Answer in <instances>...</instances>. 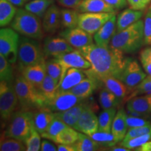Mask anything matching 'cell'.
Segmentation results:
<instances>
[{
    "mask_svg": "<svg viewBox=\"0 0 151 151\" xmlns=\"http://www.w3.org/2000/svg\"><path fill=\"white\" fill-rule=\"evenodd\" d=\"M81 54L91 64V68L87 70L88 76L99 80L106 76L119 78L127 62L131 59L124 56V53L117 49L103 48L92 44L78 49Z\"/></svg>",
    "mask_w": 151,
    "mask_h": 151,
    "instance_id": "1",
    "label": "cell"
},
{
    "mask_svg": "<svg viewBox=\"0 0 151 151\" xmlns=\"http://www.w3.org/2000/svg\"><path fill=\"white\" fill-rule=\"evenodd\" d=\"M143 44V21L139 20L129 27L116 32L111 41L110 47L124 54H130L138 51Z\"/></svg>",
    "mask_w": 151,
    "mask_h": 151,
    "instance_id": "2",
    "label": "cell"
},
{
    "mask_svg": "<svg viewBox=\"0 0 151 151\" xmlns=\"http://www.w3.org/2000/svg\"><path fill=\"white\" fill-rule=\"evenodd\" d=\"M14 87L21 110L29 111L46 107L47 100L39 88H36L22 76H18L14 81Z\"/></svg>",
    "mask_w": 151,
    "mask_h": 151,
    "instance_id": "3",
    "label": "cell"
},
{
    "mask_svg": "<svg viewBox=\"0 0 151 151\" xmlns=\"http://www.w3.org/2000/svg\"><path fill=\"white\" fill-rule=\"evenodd\" d=\"M11 27L20 35L36 40H41L43 37L40 18L25 9H18Z\"/></svg>",
    "mask_w": 151,
    "mask_h": 151,
    "instance_id": "4",
    "label": "cell"
},
{
    "mask_svg": "<svg viewBox=\"0 0 151 151\" xmlns=\"http://www.w3.org/2000/svg\"><path fill=\"white\" fill-rule=\"evenodd\" d=\"M33 114L34 112L27 110H21L15 113L4 131V136L24 142L35 127Z\"/></svg>",
    "mask_w": 151,
    "mask_h": 151,
    "instance_id": "5",
    "label": "cell"
},
{
    "mask_svg": "<svg viewBox=\"0 0 151 151\" xmlns=\"http://www.w3.org/2000/svg\"><path fill=\"white\" fill-rule=\"evenodd\" d=\"M45 60L43 48L36 39L27 37L20 39L18 62L20 70L24 67L39 63Z\"/></svg>",
    "mask_w": 151,
    "mask_h": 151,
    "instance_id": "6",
    "label": "cell"
},
{
    "mask_svg": "<svg viewBox=\"0 0 151 151\" xmlns=\"http://www.w3.org/2000/svg\"><path fill=\"white\" fill-rule=\"evenodd\" d=\"M18 99L14 82H0V116L4 124L10 121L17 106Z\"/></svg>",
    "mask_w": 151,
    "mask_h": 151,
    "instance_id": "7",
    "label": "cell"
},
{
    "mask_svg": "<svg viewBox=\"0 0 151 151\" xmlns=\"http://www.w3.org/2000/svg\"><path fill=\"white\" fill-rule=\"evenodd\" d=\"M20 37L13 28H1L0 30V53L11 64L18 60Z\"/></svg>",
    "mask_w": 151,
    "mask_h": 151,
    "instance_id": "8",
    "label": "cell"
},
{
    "mask_svg": "<svg viewBox=\"0 0 151 151\" xmlns=\"http://www.w3.org/2000/svg\"><path fill=\"white\" fill-rule=\"evenodd\" d=\"M116 13H81L78 27L90 35H94Z\"/></svg>",
    "mask_w": 151,
    "mask_h": 151,
    "instance_id": "9",
    "label": "cell"
},
{
    "mask_svg": "<svg viewBox=\"0 0 151 151\" xmlns=\"http://www.w3.org/2000/svg\"><path fill=\"white\" fill-rule=\"evenodd\" d=\"M54 58L59 62L62 67V75L60 79L65 76L66 71L70 68H76L85 70L91 68L90 62L86 59L78 50H74L71 52L60 55L55 57Z\"/></svg>",
    "mask_w": 151,
    "mask_h": 151,
    "instance_id": "10",
    "label": "cell"
},
{
    "mask_svg": "<svg viewBox=\"0 0 151 151\" xmlns=\"http://www.w3.org/2000/svg\"><path fill=\"white\" fill-rule=\"evenodd\" d=\"M146 74L147 73L143 71L139 62L131 58L118 79L132 92V90L146 78Z\"/></svg>",
    "mask_w": 151,
    "mask_h": 151,
    "instance_id": "11",
    "label": "cell"
},
{
    "mask_svg": "<svg viewBox=\"0 0 151 151\" xmlns=\"http://www.w3.org/2000/svg\"><path fill=\"white\" fill-rule=\"evenodd\" d=\"M60 37L66 39L69 44L76 49H81L93 43L92 35L80 27L66 29L60 34Z\"/></svg>",
    "mask_w": 151,
    "mask_h": 151,
    "instance_id": "12",
    "label": "cell"
},
{
    "mask_svg": "<svg viewBox=\"0 0 151 151\" xmlns=\"http://www.w3.org/2000/svg\"><path fill=\"white\" fill-rule=\"evenodd\" d=\"M83 100L76 96L71 92L68 91L56 94L53 99L46 103V107H48L53 112H60L71 109Z\"/></svg>",
    "mask_w": 151,
    "mask_h": 151,
    "instance_id": "13",
    "label": "cell"
},
{
    "mask_svg": "<svg viewBox=\"0 0 151 151\" xmlns=\"http://www.w3.org/2000/svg\"><path fill=\"white\" fill-rule=\"evenodd\" d=\"M76 130L90 136L99 130L98 118L89 106L84 109L75 127Z\"/></svg>",
    "mask_w": 151,
    "mask_h": 151,
    "instance_id": "14",
    "label": "cell"
},
{
    "mask_svg": "<svg viewBox=\"0 0 151 151\" xmlns=\"http://www.w3.org/2000/svg\"><path fill=\"white\" fill-rule=\"evenodd\" d=\"M43 50L45 58L60 55L74 50V48L62 37L47 38L43 42Z\"/></svg>",
    "mask_w": 151,
    "mask_h": 151,
    "instance_id": "15",
    "label": "cell"
},
{
    "mask_svg": "<svg viewBox=\"0 0 151 151\" xmlns=\"http://www.w3.org/2000/svg\"><path fill=\"white\" fill-rule=\"evenodd\" d=\"M117 18L114 14L94 35V41L97 46L109 48L113 36L116 33Z\"/></svg>",
    "mask_w": 151,
    "mask_h": 151,
    "instance_id": "16",
    "label": "cell"
},
{
    "mask_svg": "<svg viewBox=\"0 0 151 151\" xmlns=\"http://www.w3.org/2000/svg\"><path fill=\"white\" fill-rule=\"evenodd\" d=\"M86 77H88V76L85 70L83 71L76 68H70L66 71L65 76L59 81L56 94L69 91Z\"/></svg>",
    "mask_w": 151,
    "mask_h": 151,
    "instance_id": "17",
    "label": "cell"
},
{
    "mask_svg": "<svg viewBox=\"0 0 151 151\" xmlns=\"http://www.w3.org/2000/svg\"><path fill=\"white\" fill-rule=\"evenodd\" d=\"M22 76L36 88H39L46 75V61L43 60L36 65L28 66L22 69Z\"/></svg>",
    "mask_w": 151,
    "mask_h": 151,
    "instance_id": "18",
    "label": "cell"
},
{
    "mask_svg": "<svg viewBox=\"0 0 151 151\" xmlns=\"http://www.w3.org/2000/svg\"><path fill=\"white\" fill-rule=\"evenodd\" d=\"M126 109L130 116H148L151 114V108L146 96H136L127 99Z\"/></svg>",
    "mask_w": 151,
    "mask_h": 151,
    "instance_id": "19",
    "label": "cell"
},
{
    "mask_svg": "<svg viewBox=\"0 0 151 151\" xmlns=\"http://www.w3.org/2000/svg\"><path fill=\"white\" fill-rule=\"evenodd\" d=\"M98 81L104 88L112 92L120 100L123 99L131 93V90L118 78L113 76H106L99 78Z\"/></svg>",
    "mask_w": 151,
    "mask_h": 151,
    "instance_id": "20",
    "label": "cell"
},
{
    "mask_svg": "<svg viewBox=\"0 0 151 151\" xmlns=\"http://www.w3.org/2000/svg\"><path fill=\"white\" fill-rule=\"evenodd\" d=\"M42 18L43 30L48 33L55 32L61 22V11L56 5L52 4Z\"/></svg>",
    "mask_w": 151,
    "mask_h": 151,
    "instance_id": "21",
    "label": "cell"
},
{
    "mask_svg": "<svg viewBox=\"0 0 151 151\" xmlns=\"http://www.w3.org/2000/svg\"><path fill=\"white\" fill-rule=\"evenodd\" d=\"M55 118V112L52 111L48 107L37 109V111L34 112L33 122L35 128L40 133V134L46 131L49 124Z\"/></svg>",
    "mask_w": 151,
    "mask_h": 151,
    "instance_id": "22",
    "label": "cell"
},
{
    "mask_svg": "<svg viewBox=\"0 0 151 151\" xmlns=\"http://www.w3.org/2000/svg\"><path fill=\"white\" fill-rule=\"evenodd\" d=\"M99 82L97 78L88 76L69 91L81 99H86L92 95L99 86Z\"/></svg>",
    "mask_w": 151,
    "mask_h": 151,
    "instance_id": "23",
    "label": "cell"
},
{
    "mask_svg": "<svg viewBox=\"0 0 151 151\" xmlns=\"http://www.w3.org/2000/svg\"><path fill=\"white\" fill-rule=\"evenodd\" d=\"M77 9L81 13H116L104 0H83Z\"/></svg>",
    "mask_w": 151,
    "mask_h": 151,
    "instance_id": "24",
    "label": "cell"
},
{
    "mask_svg": "<svg viewBox=\"0 0 151 151\" xmlns=\"http://www.w3.org/2000/svg\"><path fill=\"white\" fill-rule=\"evenodd\" d=\"M88 104L83 101L68 110L60 111V112H55V116L58 117L62 121L65 122L69 127L73 128L78 122L81 113L86 108Z\"/></svg>",
    "mask_w": 151,
    "mask_h": 151,
    "instance_id": "25",
    "label": "cell"
},
{
    "mask_svg": "<svg viewBox=\"0 0 151 151\" xmlns=\"http://www.w3.org/2000/svg\"><path fill=\"white\" fill-rule=\"evenodd\" d=\"M127 116L125 111L121 109L116 113L113 120L111 127V133L118 142H121L123 140L127 132Z\"/></svg>",
    "mask_w": 151,
    "mask_h": 151,
    "instance_id": "26",
    "label": "cell"
},
{
    "mask_svg": "<svg viewBox=\"0 0 151 151\" xmlns=\"http://www.w3.org/2000/svg\"><path fill=\"white\" fill-rule=\"evenodd\" d=\"M143 14V11L134 10L132 9H124L118 14L117 18V32L121 31L139 21L142 18Z\"/></svg>",
    "mask_w": 151,
    "mask_h": 151,
    "instance_id": "27",
    "label": "cell"
},
{
    "mask_svg": "<svg viewBox=\"0 0 151 151\" xmlns=\"http://www.w3.org/2000/svg\"><path fill=\"white\" fill-rule=\"evenodd\" d=\"M18 9L8 0H0V26L6 27L11 23Z\"/></svg>",
    "mask_w": 151,
    "mask_h": 151,
    "instance_id": "28",
    "label": "cell"
},
{
    "mask_svg": "<svg viewBox=\"0 0 151 151\" xmlns=\"http://www.w3.org/2000/svg\"><path fill=\"white\" fill-rule=\"evenodd\" d=\"M52 3L53 0H31L25 4L24 9L41 18H43Z\"/></svg>",
    "mask_w": 151,
    "mask_h": 151,
    "instance_id": "29",
    "label": "cell"
},
{
    "mask_svg": "<svg viewBox=\"0 0 151 151\" xmlns=\"http://www.w3.org/2000/svg\"><path fill=\"white\" fill-rule=\"evenodd\" d=\"M69 126L63 122L61 119L55 116L54 120L49 124L46 131L41 134V137L47 139L52 141H55L58 135L61 132L62 130L67 128Z\"/></svg>",
    "mask_w": 151,
    "mask_h": 151,
    "instance_id": "30",
    "label": "cell"
},
{
    "mask_svg": "<svg viewBox=\"0 0 151 151\" xmlns=\"http://www.w3.org/2000/svg\"><path fill=\"white\" fill-rule=\"evenodd\" d=\"M116 108L104 109L98 117L99 131L111 132V127L116 115Z\"/></svg>",
    "mask_w": 151,
    "mask_h": 151,
    "instance_id": "31",
    "label": "cell"
},
{
    "mask_svg": "<svg viewBox=\"0 0 151 151\" xmlns=\"http://www.w3.org/2000/svg\"><path fill=\"white\" fill-rule=\"evenodd\" d=\"M58 83L53 78L46 73V76L41 83L39 90H40L41 94L44 96L47 100V102L55 97Z\"/></svg>",
    "mask_w": 151,
    "mask_h": 151,
    "instance_id": "32",
    "label": "cell"
},
{
    "mask_svg": "<svg viewBox=\"0 0 151 151\" xmlns=\"http://www.w3.org/2000/svg\"><path fill=\"white\" fill-rule=\"evenodd\" d=\"M73 146L76 151H94L99 148V145L90 136L81 132L79 134L78 139Z\"/></svg>",
    "mask_w": 151,
    "mask_h": 151,
    "instance_id": "33",
    "label": "cell"
},
{
    "mask_svg": "<svg viewBox=\"0 0 151 151\" xmlns=\"http://www.w3.org/2000/svg\"><path fill=\"white\" fill-rule=\"evenodd\" d=\"M99 101L100 106L103 109L116 108L120 104V100L114 94L104 88L99 92Z\"/></svg>",
    "mask_w": 151,
    "mask_h": 151,
    "instance_id": "34",
    "label": "cell"
},
{
    "mask_svg": "<svg viewBox=\"0 0 151 151\" xmlns=\"http://www.w3.org/2000/svg\"><path fill=\"white\" fill-rule=\"evenodd\" d=\"M79 134L77 130L71 127H67L60 132L56 138L55 143L60 144L73 145L76 142L79 138Z\"/></svg>",
    "mask_w": 151,
    "mask_h": 151,
    "instance_id": "35",
    "label": "cell"
},
{
    "mask_svg": "<svg viewBox=\"0 0 151 151\" xmlns=\"http://www.w3.org/2000/svg\"><path fill=\"white\" fill-rule=\"evenodd\" d=\"M79 14L76 11L72 9H62L61 10V23L66 29L76 27L78 23Z\"/></svg>",
    "mask_w": 151,
    "mask_h": 151,
    "instance_id": "36",
    "label": "cell"
},
{
    "mask_svg": "<svg viewBox=\"0 0 151 151\" xmlns=\"http://www.w3.org/2000/svg\"><path fill=\"white\" fill-rule=\"evenodd\" d=\"M24 141L14 139V138L1 137L0 143L1 151H24L27 150Z\"/></svg>",
    "mask_w": 151,
    "mask_h": 151,
    "instance_id": "37",
    "label": "cell"
},
{
    "mask_svg": "<svg viewBox=\"0 0 151 151\" xmlns=\"http://www.w3.org/2000/svg\"><path fill=\"white\" fill-rule=\"evenodd\" d=\"M90 137L94 141H95L99 146L104 147L111 148L118 143L111 132H106L98 130L92 134L90 135Z\"/></svg>",
    "mask_w": 151,
    "mask_h": 151,
    "instance_id": "38",
    "label": "cell"
},
{
    "mask_svg": "<svg viewBox=\"0 0 151 151\" xmlns=\"http://www.w3.org/2000/svg\"><path fill=\"white\" fill-rule=\"evenodd\" d=\"M0 79L6 82H14V80L11 63L1 54L0 55Z\"/></svg>",
    "mask_w": 151,
    "mask_h": 151,
    "instance_id": "39",
    "label": "cell"
},
{
    "mask_svg": "<svg viewBox=\"0 0 151 151\" xmlns=\"http://www.w3.org/2000/svg\"><path fill=\"white\" fill-rule=\"evenodd\" d=\"M39 132L35 127L32 130L27 139L24 141L27 151H38L41 149V137Z\"/></svg>",
    "mask_w": 151,
    "mask_h": 151,
    "instance_id": "40",
    "label": "cell"
},
{
    "mask_svg": "<svg viewBox=\"0 0 151 151\" xmlns=\"http://www.w3.org/2000/svg\"><path fill=\"white\" fill-rule=\"evenodd\" d=\"M151 94V76H146L136 88L132 90L128 99L136 96Z\"/></svg>",
    "mask_w": 151,
    "mask_h": 151,
    "instance_id": "41",
    "label": "cell"
},
{
    "mask_svg": "<svg viewBox=\"0 0 151 151\" xmlns=\"http://www.w3.org/2000/svg\"><path fill=\"white\" fill-rule=\"evenodd\" d=\"M151 139V133L146 134L139 136V137L132 138L129 140L127 141H122L120 143V145L122 146L125 147L128 149H137L139 147L146 143Z\"/></svg>",
    "mask_w": 151,
    "mask_h": 151,
    "instance_id": "42",
    "label": "cell"
},
{
    "mask_svg": "<svg viewBox=\"0 0 151 151\" xmlns=\"http://www.w3.org/2000/svg\"><path fill=\"white\" fill-rule=\"evenodd\" d=\"M46 72L51 78L59 83L62 75V67L60 63L55 59H50L46 62Z\"/></svg>",
    "mask_w": 151,
    "mask_h": 151,
    "instance_id": "43",
    "label": "cell"
},
{
    "mask_svg": "<svg viewBox=\"0 0 151 151\" xmlns=\"http://www.w3.org/2000/svg\"><path fill=\"white\" fill-rule=\"evenodd\" d=\"M139 58L144 71L148 76H151V46L143 49Z\"/></svg>",
    "mask_w": 151,
    "mask_h": 151,
    "instance_id": "44",
    "label": "cell"
},
{
    "mask_svg": "<svg viewBox=\"0 0 151 151\" xmlns=\"http://www.w3.org/2000/svg\"><path fill=\"white\" fill-rule=\"evenodd\" d=\"M144 44L151 46V9L148 8L143 20Z\"/></svg>",
    "mask_w": 151,
    "mask_h": 151,
    "instance_id": "45",
    "label": "cell"
},
{
    "mask_svg": "<svg viewBox=\"0 0 151 151\" xmlns=\"http://www.w3.org/2000/svg\"><path fill=\"white\" fill-rule=\"evenodd\" d=\"M148 133H151V124L143 126V127L130 128L127 131L126 136L122 141L129 140L132 138L139 137V136L146 134Z\"/></svg>",
    "mask_w": 151,
    "mask_h": 151,
    "instance_id": "46",
    "label": "cell"
},
{
    "mask_svg": "<svg viewBox=\"0 0 151 151\" xmlns=\"http://www.w3.org/2000/svg\"><path fill=\"white\" fill-rule=\"evenodd\" d=\"M127 124L129 129L134 127H143V126L151 124V122L146 119L138 116H133L127 115Z\"/></svg>",
    "mask_w": 151,
    "mask_h": 151,
    "instance_id": "47",
    "label": "cell"
},
{
    "mask_svg": "<svg viewBox=\"0 0 151 151\" xmlns=\"http://www.w3.org/2000/svg\"><path fill=\"white\" fill-rule=\"evenodd\" d=\"M130 9L143 11L151 4V0H127Z\"/></svg>",
    "mask_w": 151,
    "mask_h": 151,
    "instance_id": "48",
    "label": "cell"
},
{
    "mask_svg": "<svg viewBox=\"0 0 151 151\" xmlns=\"http://www.w3.org/2000/svg\"><path fill=\"white\" fill-rule=\"evenodd\" d=\"M83 0H58L60 6L67 9H78Z\"/></svg>",
    "mask_w": 151,
    "mask_h": 151,
    "instance_id": "49",
    "label": "cell"
},
{
    "mask_svg": "<svg viewBox=\"0 0 151 151\" xmlns=\"http://www.w3.org/2000/svg\"><path fill=\"white\" fill-rule=\"evenodd\" d=\"M104 1L116 10L124 9L128 4L127 0H104Z\"/></svg>",
    "mask_w": 151,
    "mask_h": 151,
    "instance_id": "50",
    "label": "cell"
},
{
    "mask_svg": "<svg viewBox=\"0 0 151 151\" xmlns=\"http://www.w3.org/2000/svg\"><path fill=\"white\" fill-rule=\"evenodd\" d=\"M41 151H56L58 150V148H56L53 143H50V141L47 140L42 141L41 144Z\"/></svg>",
    "mask_w": 151,
    "mask_h": 151,
    "instance_id": "51",
    "label": "cell"
},
{
    "mask_svg": "<svg viewBox=\"0 0 151 151\" xmlns=\"http://www.w3.org/2000/svg\"><path fill=\"white\" fill-rule=\"evenodd\" d=\"M57 148H58V151H76L73 145L60 144Z\"/></svg>",
    "mask_w": 151,
    "mask_h": 151,
    "instance_id": "52",
    "label": "cell"
},
{
    "mask_svg": "<svg viewBox=\"0 0 151 151\" xmlns=\"http://www.w3.org/2000/svg\"><path fill=\"white\" fill-rule=\"evenodd\" d=\"M138 151H151V141H147L142 146L136 149Z\"/></svg>",
    "mask_w": 151,
    "mask_h": 151,
    "instance_id": "53",
    "label": "cell"
},
{
    "mask_svg": "<svg viewBox=\"0 0 151 151\" xmlns=\"http://www.w3.org/2000/svg\"><path fill=\"white\" fill-rule=\"evenodd\" d=\"M9 2L18 7H21L22 6L25 5L24 4L27 2V0H8Z\"/></svg>",
    "mask_w": 151,
    "mask_h": 151,
    "instance_id": "54",
    "label": "cell"
},
{
    "mask_svg": "<svg viewBox=\"0 0 151 151\" xmlns=\"http://www.w3.org/2000/svg\"><path fill=\"white\" fill-rule=\"evenodd\" d=\"M110 150H112V151H129V150H130V149H128L127 148H125V147H123L122 146H118V147L113 146V147H111Z\"/></svg>",
    "mask_w": 151,
    "mask_h": 151,
    "instance_id": "55",
    "label": "cell"
},
{
    "mask_svg": "<svg viewBox=\"0 0 151 151\" xmlns=\"http://www.w3.org/2000/svg\"><path fill=\"white\" fill-rule=\"evenodd\" d=\"M147 99L148 100V102L150 104V108H151V94H146Z\"/></svg>",
    "mask_w": 151,
    "mask_h": 151,
    "instance_id": "56",
    "label": "cell"
},
{
    "mask_svg": "<svg viewBox=\"0 0 151 151\" xmlns=\"http://www.w3.org/2000/svg\"><path fill=\"white\" fill-rule=\"evenodd\" d=\"M149 9H151V4H150V6H149Z\"/></svg>",
    "mask_w": 151,
    "mask_h": 151,
    "instance_id": "57",
    "label": "cell"
},
{
    "mask_svg": "<svg viewBox=\"0 0 151 151\" xmlns=\"http://www.w3.org/2000/svg\"><path fill=\"white\" fill-rule=\"evenodd\" d=\"M29 1H31V0H29Z\"/></svg>",
    "mask_w": 151,
    "mask_h": 151,
    "instance_id": "58",
    "label": "cell"
},
{
    "mask_svg": "<svg viewBox=\"0 0 151 151\" xmlns=\"http://www.w3.org/2000/svg\"></svg>",
    "mask_w": 151,
    "mask_h": 151,
    "instance_id": "59",
    "label": "cell"
}]
</instances>
